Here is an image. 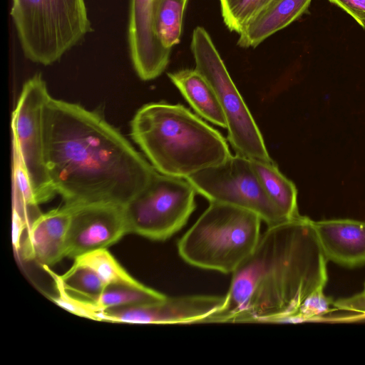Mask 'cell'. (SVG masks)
<instances>
[{"mask_svg":"<svg viewBox=\"0 0 365 365\" xmlns=\"http://www.w3.org/2000/svg\"><path fill=\"white\" fill-rule=\"evenodd\" d=\"M195 188L185 179L155 171L125 205L129 233L165 241L180 230L195 209Z\"/></svg>","mask_w":365,"mask_h":365,"instance_id":"obj_7","label":"cell"},{"mask_svg":"<svg viewBox=\"0 0 365 365\" xmlns=\"http://www.w3.org/2000/svg\"><path fill=\"white\" fill-rule=\"evenodd\" d=\"M70 217L71 209L66 205L36 217L28 227L21 244L19 252L22 259L48 267L65 257V240Z\"/></svg>","mask_w":365,"mask_h":365,"instance_id":"obj_13","label":"cell"},{"mask_svg":"<svg viewBox=\"0 0 365 365\" xmlns=\"http://www.w3.org/2000/svg\"><path fill=\"white\" fill-rule=\"evenodd\" d=\"M225 296L189 295L153 303L115 307L100 312L98 320L129 324L205 323L222 309Z\"/></svg>","mask_w":365,"mask_h":365,"instance_id":"obj_11","label":"cell"},{"mask_svg":"<svg viewBox=\"0 0 365 365\" xmlns=\"http://www.w3.org/2000/svg\"><path fill=\"white\" fill-rule=\"evenodd\" d=\"M53 277L56 285L93 312L97 320L94 304L106 284L95 272L87 267L73 263L63 274H53Z\"/></svg>","mask_w":365,"mask_h":365,"instance_id":"obj_18","label":"cell"},{"mask_svg":"<svg viewBox=\"0 0 365 365\" xmlns=\"http://www.w3.org/2000/svg\"><path fill=\"white\" fill-rule=\"evenodd\" d=\"M252 166L270 200L287 220L299 216L297 190L272 162L251 160Z\"/></svg>","mask_w":365,"mask_h":365,"instance_id":"obj_17","label":"cell"},{"mask_svg":"<svg viewBox=\"0 0 365 365\" xmlns=\"http://www.w3.org/2000/svg\"><path fill=\"white\" fill-rule=\"evenodd\" d=\"M130 130L154 169L173 177L186 178L232 155L222 135L182 105L145 104Z\"/></svg>","mask_w":365,"mask_h":365,"instance_id":"obj_3","label":"cell"},{"mask_svg":"<svg viewBox=\"0 0 365 365\" xmlns=\"http://www.w3.org/2000/svg\"><path fill=\"white\" fill-rule=\"evenodd\" d=\"M46 163L66 205H125L155 172L130 142L99 113L53 98L43 115Z\"/></svg>","mask_w":365,"mask_h":365,"instance_id":"obj_1","label":"cell"},{"mask_svg":"<svg viewBox=\"0 0 365 365\" xmlns=\"http://www.w3.org/2000/svg\"><path fill=\"white\" fill-rule=\"evenodd\" d=\"M313 226L327 260L351 268L365 264V222L326 220Z\"/></svg>","mask_w":365,"mask_h":365,"instance_id":"obj_14","label":"cell"},{"mask_svg":"<svg viewBox=\"0 0 365 365\" xmlns=\"http://www.w3.org/2000/svg\"><path fill=\"white\" fill-rule=\"evenodd\" d=\"M13 211L29 225L41 213L31 185L18 156L13 153Z\"/></svg>","mask_w":365,"mask_h":365,"instance_id":"obj_22","label":"cell"},{"mask_svg":"<svg viewBox=\"0 0 365 365\" xmlns=\"http://www.w3.org/2000/svg\"><path fill=\"white\" fill-rule=\"evenodd\" d=\"M191 50L195 69L212 86L224 113L227 137L236 154L250 160L273 161L264 139L242 97L234 84L207 31L197 26Z\"/></svg>","mask_w":365,"mask_h":365,"instance_id":"obj_6","label":"cell"},{"mask_svg":"<svg viewBox=\"0 0 365 365\" xmlns=\"http://www.w3.org/2000/svg\"><path fill=\"white\" fill-rule=\"evenodd\" d=\"M74 263L92 269L106 285H143L120 265L107 249L97 250L81 255L74 259Z\"/></svg>","mask_w":365,"mask_h":365,"instance_id":"obj_21","label":"cell"},{"mask_svg":"<svg viewBox=\"0 0 365 365\" xmlns=\"http://www.w3.org/2000/svg\"><path fill=\"white\" fill-rule=\"evenodd\" d=\"M167 296L144 284L130 286L122 284L106 285L97 299L94 309L98 313L108 309L135 306L163 300Z\"/></svg>","mask_w":365,"mask_h":365,"instance_id":"obj_20","label":"cell"},{"mask_svg":"<svg viewBox=\"0 0 365 365\" xmlns=\"http://www.w3.org/2000/svg\"><path fill=\"white\" fill-rule=\"evenodd\" d=\"M261 221L248 210L210 202L178 242V254L193 267L232 274L256 247Z\"/></svg>","mask_w":365,"mask_h":365,"instance_id":"obj_4","label":"cell"},{"mask_svg":"<svg viewBox=\"0 0 365 365\" xmlns=\"http://www.w3.org/2000/svg\"><path fill=\"white\" fill-rule=\"evenodd\" d=\"M70 222L65 240V257L73 258L108 249L129 234L124 206L111 203L67 205Z\"/></svg>","mask_w":365,"mask_h":365,"instance_id":"obj_10","label":"cell"},{"mask_svg":"<svg viewBox=\"0 0 365 365\" xmlns=\"http://www.w3.org/2000/svg\"><path fill=\"white\" fill-rule=\"evenodd\" d=\"M312 0H273L244 26L237 44L243 48L256 47L269 36L299 18Z\"/></svg>","mask_w":365,"mask_h":365,"instance_id":"obj_15","label":"cell"},{"mask_svg":"<svg viewBox=\"0 0 365 365\" xmlns=\"http://www.w3.org/2000/svg\"><path fill=\"white\" fill-rule=\"evenodd\" d=\"M365 287V286H364Z\"/></svg>","mask_w":365,"mask_h":365,"instance_id":"obj_27","label":"cell"},{"mask_svg":"<svg viewBox=\"0 0 365 365\" xmlns=\"http://www.w3.org/2000/svg\"><path fill=\"white\" fill-rule=\"evenodd\" d=\"M324 289L312 293L303 302L297 312L288 322H301L321 318L327 314L334 301L324 294Z\"/></svg>","mask_w":365,"mask_h":365,"instance_id":"obj_24","label":"cell"},{"mask_svg":"<svg viewBox=\"0 0 365 365\" xmlns=\"http://www.w3.org/2000/svg\"><path fill=\"white\" fill-rule=\"evenodd\" d=\"M333 306L338 309L357 313L365 317V289L350 297L334 301Z\"/></svg>","mask_w":365,"mask_h":365,"instance_id":"obj_26","label":"cell"},{"mask_svg":"<svg viewBox=\"0 0 365 365\" xmlns=\"http://www.w3.org/2000/svg\"><path fill=\"white\" fill-rule=\"evenodd\" d=\"M273 0H220L224 23L239 34L247 23Z\"/></svg>","mask_w":365,"mask_h":365,"instance_id":"obj_23","label":"cell"},{"mask_svg":"<svg viewBox=\"0 0 365 365\" xmlns=\"http://www.w3.org/2000/svg\"><path fill=\"white\" fill-rule=\"evenodd\" d=\"M128 36L138 76L143 81L159 76L168 64L171 50L162 46L154 32L152 0H130Z\"/></svg>","mask_w":365,"mask_h":365,"instance_id":"obj_12","label":"cell"},{"mask_svg":"<svg viewBox=\"0 0 365 365\" xmlns=\"http://www.w3.org/2000/svg\"><path fill=\"white\" fill-rule=\"evenodd\" d=\"M185 179L210 202L252 211L267 226L287 220L266 193L247 158L231 155L222 163L197 171Z\"/></svg>","mask_w":365,"mask_h":365,"instance_id":"obj_9","label":"cell"},{"mask_svg":"<svg viewBox=\"0 0 365 365\" xmlns=\"http://www.w3.org/2000/svg\"><path fill=\"white\" fill-rule=\"evenodd\" d=\"M329 1L344 9L365 29V0Z\"/></svg>","mask_w":365,"mask_h":365,"instance_id":"obj_25","label":"cell"},{"mask_svg":"<svg viewBox=\"0 0 365 365\" xmlns=\"http://www.w3.org/2000/svg\"><path fill=\"white\" fill-rule=\"evenodd\" d=\"M187 2V0H152L154 32L167 49L171 50L180 42Z\"/></svg>","mask_w":365,"mask_h":365,"instance_id":"obj_19","label":"cell"},{"mask_svg":"<svg viewBox=\"0 0 365 365\" xmlns=\"http://www.w3.org/2000/svg\"><path fill=\"white\" fill-rule=\"evenodd\" d=\"M313 220L299 215L271 226L232 273L225 303L206 322H288L327 282Z\"/></svg>","mask_w":365,"mask_h":365,"instance_id":"obj_2","label":"cell"},{"mask_svg":"<svg viewBox=\"0 0 365 365\" xmlns=\"http://www.w3.org/2000/svg\"><path fill=\"white\" fill-rule=\"evenodd\" d=\"M192 108L207 120L222 128L227 123L212 86L196 69H182L168 73Z\"/></svg>","mask_w":365,"mask_h":365,"instance_id":"obj_16","label":"cell"},{"mask_svg":"<svg viewBox=\"0 0 365 365\" xmlns=\"http://www.w3.org/2000/svg\"><path fill=\"white\" fill-rule=\"evenodd\" d=\"M11 16L25 56L50 65L91 31L84 0H11Z\"/></svg>","mask_w":365,"mask_h":365,"instance_id":"obj_5","label":"cell"},{"mask_svg":"<svg viewBox=\"0 0 365 365\" xmlns=\"http://www.w3.org/2000/svg\"><path fill=\"white\" fill-rule=\"evenodd\" d=\"M51 98L41 74L25 82L12 113L13 153L19 158L37 202L50 200L56 194L45 156L43 115Z\"/></svg>","mask_w":365,"mask_h":365,"instance_id":"obj_8","label":"cell"}]
</instances>
